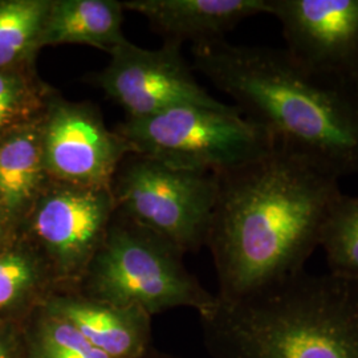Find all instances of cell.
<instances>
[{
  "label": "cell",
  "mask_w": 358,
  "mask_h": 358,
  "mask_svg": "<svg viewBox=\"0 0 358 358\" xmlns=\"http://www.w3.org/2000/svg\"><path fill=\"white\" fill-rule=\"evenodd\" d=\"M72 324L110 358H142L150 340V316L137 308L96 299L77 288H56L40 304Z\"/></svg>",
  "instance_id": "obj_11"
},
{
  "label": "cell",
  "mask_w": 358,
  "mask_h": 358,
  "mask_svg": "<svg viewBox=\"0 0 358 358\" xmlns=\"http://www.w3.org/2000/svg\"><path fill=\"white\" fill-rule=\"evenodd\" d=\"M110 190L118 214L153 231L182 254L195 252L207 243L217 201V174L129 154Z\"/></svg>",
  "instance_id": "obj_6"
},
{
  "label": "cell",
  "mask_w": 358,
  "mask_h": 358,
  "mask_svg": "<svg viewBox=\"0 0 358 358\" xmlns=\"http://www.w3.org/2000/svg\"><path fill=\"white\" fill-rule=\"evenodd\" d=\"M50 180L43 161L40 121L0 138V208L10 226H23Z\"/></svg>",
  "instance_id": "obj_13"
},
{
  "label": "cell",
  "mask_w": 358,
  "mask_h": 358,
  "mask_svg": "<svg viewBox=\"0 0 358 358\" xmlns=\"http://www.w3.org/2000/svg\"><path fill=\"white\" fill-rule=\"evenodd\" d=\"M51 0L0 1V69L34 63Z\"/></svg>",
  "instance_id": "obj_16"
},
{
  "label": "cell",
  "mask_w": 358,
  "mask_h": 358,
  "mask_svg": "<svg viewBox=\"0 0 358 358\" xmlns=\"http://www.w3.org/2000/svg\"><path fill=\"white\" fill-rule=\"evenodd\" d=\"M0 358H22L20 341L8 328L0 329Z\"/></svg>",
  "instance_id": "obj_20"
},
{
  "label": "cell",
  "mask_w": 358,
  "mask_h": 358,
  "mask_svg": "<svg viewBox=\"0 0 358 358\" xmlns=\"http://www.w3.org/2000/svg\"><path fill=\"white\" fill-rule=\"evenodd\" d=\"M205 320L229 358H358V282L303 271Z\"/></svg>",
  "instance_id": "obj_3"
},
{
  "label": "cell",
  "mask_w": 358,
  "mask_h": 358,
  "mask_svg": "<svg viewBox=\"0 0 358 358\" xmlns=\"http://www.w3.org/2000/svg\"><path fill=\"white\" fill-rule=\"evenodd\" d=\"M182 252L153 231L115 211L100 250L77 289L154 315L192 308L208 319L217 296L207 292L182 263Z\"/></svg>",
  "instance_id": "obj_4"
},
{
  "label": "cell",
  "mask_w": 358,
  "mask_h": 358,
  "mask_svg": "<svg viewBox=\"0 0 358 358\" xmlns=\"http://www.w3.org/2000/svg\"><path fill=\"white\" fill-rule=\"evenodd\" d=\"M124 11L117 0H51L38 47L81 44L110 55L129 41Z\"/></svg>",
  "instance_id": "obj_14"
},
{
  "label": "cell",
  "mask_w": 358,
  "mask_h": 358,
  "mask_svg": "<svg viewBox=\"0 0 358 358\" xmlns=\"http://www.w3.org/2000/svg\"><path fill=\"white\" fill-rule=\"evenodd\" d=\"M125 11L138 13L166 41L192 44L224 38L241 22L271 15V0H127Z\"/></svg>",
  "instance_id": "obj_12"
},
{
  "label": "cell",
  "mask_w": 358,
  "mask_h": 358,
  "mask_svg": "<svg viewBox=\"0 0 358 358\" xmlns=\"http://www.w3.org/2000/svg\"><path fill=\"white\" fill-rule=\"evenodd\" d=\"M57 288L51 269L38 250L26 245H0V310L38 306Z\"/></svg>",
  "instance_id": "obj_15"
},
{
  "label": "cell",
  "mask_w": 358,
  "mask_h": 358,
  "mask_svg": "<svg viewBox=\"0 0 358 358\" xmlns=\"http://www.w3.org/2000/svg\"><path fill=\"white\" fill-rule=\"evenodd\" d=\"M180 47V43L166 41L158 50H145L128 41L109 55L108 65L90 81L127 112V118L152 117L182 106H226L198 83Z\"/></svg>",
  "instance_id": "obj_8"
},
{
  "label": "cell",
  "mask_w": 358,
  "mask_h": 358,
  "mask_svg": "<svg viewBox=\"0 0 358 358\" xmlns=\"http://www.w3.org/2000/svg\"><path fill=\"white\" fill-rule=\"evenodd\" d=\"M40 136L48 177L78 186L110 189L118 167L133 154L96 105L71 101L57 90L40 120Z\"/></svg>",
  "instance_id": "obj_9"
},
{
  "label": "cell",
  "mask_w": 358,
  "mask_h": 358,
  "mask_svg": "<svg viewBox=\"0 0 358 358\" xmlns=\"http://www.w3.org/2000/svg\"><path fill=\"white\" fill-rule=\"evenodd\" d=\"M192 66L273 142L340 179L358 176V84L321 76L282 48L192 44Z\"/></svg>",
  "instance_id": "obj_2"
},
{
  "label": "cell",
  "mask_w": 358,
  "mask_h": 358,
  "mask_svg": "<svg viewBox=\"0 0 358 358\" xmlns=\"http://www.w3.org/2000/svg\"><path fill=\"white\" fill-rule=\"evenodd\" d=\"M53 90L29 66L0 69V138L40 121Z\"/></svg>",
  "instance_id": "obj_17"
},
{
  "label": "cell",
  "mask_w": 358,
  "mask_h": 358,
  "mask_svg": "<svg viewBox=\"0 0 358 358\" xmlns=\"http://www.w3.org/2000/svg\"><path fill=\"white\" fill-rule=\"evenodd\" d=\"M271 16L296 63L358 84V0H271Z\"/></svg>",
  "instance_id": "obj_10"
},
{
  "label": "cell",
  "mask_w": 358,
  "mask_h": 358,
  "mask_svg": "<svg viewBox=\"0 0 358 358\" xmlns=\"http://www.w3.org/2000/svg\"><path fill=\"white\" fill-rule=\"evenodd\" d=\"M115 131L133 154L169 166L223 174L262 158L275 142L235 105L182 106L164 113L127 118Z\"/></svg>",
  "instance_id": "obj_5"
},
{
  "label": "cell",
  "mask_w": 358,
  "mask_h": 358,
  "mask_svg": "<svg viewBox=\"0 0 358 358\" xmlns=\"http://www.w3.org/2000/svg\"><path fill=\"white\" fill-rule=\"evenodd\" d=\"M329 272L358 282V196L341 194L321 232Z\"/></svg>",
  "instance_id": "obj_18"
},
{
  "label": "cell",
  "mask_w": 358,
  "mask_h": 358,
  "mask_svg": "<svg viewBox=\"0 0 358 358\" xmlns=\"http://www.w3.org/2000/svg\"><path fill=\"white\" fill-rule=\"evenodd\" d=\"M27 358H110L64 319L38 306L29 333Z\"/></svg>",
  "instance_id": "obj_19"
},
{
  "label": "cell",
  "mask_w": 358,
  "mask_h": 358,
  "mask_svg": "<svg viewBox=\"0 0 358 358\" xmlns=\"http://www.w3.org/2000/svg\"><path fill=\"white\" fill-rule=\"evenodd\" d=\"M217 177L206 244L217 268V299L241 301L303 272L343 194L340 179L279 145Z\"/></svg>",
  "instance_id": "obj_1"
},
{
  "label": "cell",
  "mask_w": 358,
  "mask_h": 358,
  "mask_svg": "<svg viewBox=\"0 0 358 358\" xmlns=\"http://www.w3.org/2000/svg\"><path fill=\"white\" fill-rule=\"evenodd\" d=\"M115 214L110 189L50 180L23 229L51 269L57 288H77Z\"/></svg>",
  "instance_id": "obj_7"
},
{
  "label": "cell",
  "mask_w": 358,
  "mask_h": 358,
  "mask_svg": "<svg viewBox=\"0 0 358 358\" xmlns=\"http://www.w3.org/2000/svg\"><path fill=\"white\" fill-rule=\"evenodd\" d=\"M10 223H8V220H7V217L4 215V213H3V210L0 208V245L3 243V241H4V238L7 236V234H8V230H10Z\"/></svg>",
  "instance_id": "obj_21"
}]
</instances>
